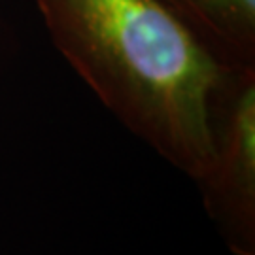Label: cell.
<instances>
[{
	"label": "cell",
	"mask_w": 255,
	"mask_h": 255,
	"mask_svg": "<svg viewBox=\"0 0 255 255\" xmlns=\"http://www.w3.org/2000/svg\"><path fill=\"white\" fill-rule=\"evenodd\" d=\"M59 53L138 140L193 182L210 161V110L231 70L153 0H36Z\"/></svg>",
	"instance_id": "obj_1"
},
{
	"label": "cell",
	"mask_w": 255,
	"mask_h": 255,
	"mask_svg": "<svg viewBox=\"0 0 255 255\" xmlns=\"http://www.w3.org/2000/svg\"><path fill=\"white\" fill-rule=\"evenodd\" d=\"M210 161L197 180L204 212L233 255H255V68H231L210 110Z\"/></svg>",
	"instance_id": "obj_2"
},
{
	"label": "cell",
	"mask_w": 255,
	"mask_h": 255,
	"mask_svg": "<svg viewBox=\"0 0 255 255\" xmlns=\"http://www.w3.org/2000/svg\"><path fill=\"white\" fill-rule=\"evenodd\" d=\"M227 68H255V0H153Z\"/></svg>",
	"instance_id": "obj_3"
}]
</instances>
